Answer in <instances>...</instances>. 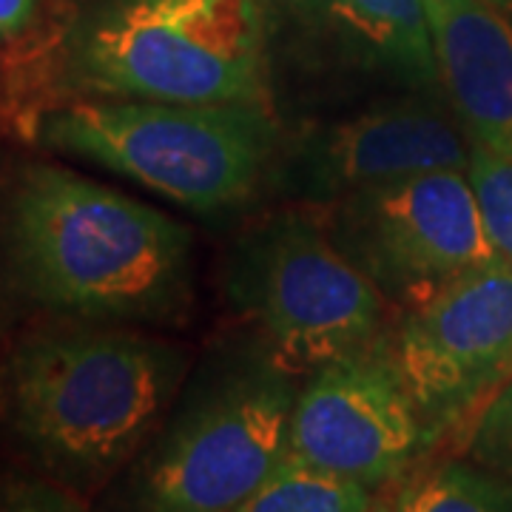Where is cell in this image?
Returning a JSON list of instances; mask_svg holds the SVG:
<instances>
[{"mask_svg": "<svg viewBox=\"0 0 512 512\" xmlns=\"http://www.w3.org/2000/svg\"><path fill=\"white\" fill-rule=\"evenodd\" d=\"M0 248L20 291L63 316L171 322L194 299V239L183 222L60 165L15 171Z\"/></svg>", "mask_w": 512, "mask_h": 512, "instance_id": "1", "label": "cell"}, {"mask_svg": "<svg viewBox=\"0 0 512 512\" xmlns=\"http://www.w3.org/2000/svg\"><path fill=\"white\" fill-rule=\"evenodd\" d=\"M185 367L177 345L137 330H46L0 367V421L46 478L92 495L160 430Z\"/></svg>", "mask_w": 512, "mask_h": 512, "instance_id": "2", "label": "cell"}, {"mask_svg": "<svg viewBox=\"0 0 512 512\" xmlns=\"http://www.w3.org/2000/svg\"><path fill=\"white\" fill-rule=\"evenodd\" d=\"M60 83L72 100L268 103V0H97Z\"/></svg>", "mask_w": 512, "mask_h": 512, "instance_id": "3", "label": "cell"}, {"mask_svg": "<svg viewBox=\"0 0 512 512\" xmlns=\"http://www.w3.org/2000/svg\"><path fill=\"white\" fill-rule=\"evenodd\" d=\"M37 137L194 214H220L251 200L274 177L282 154L268 103L69 100L40 114Z\"/></svg>", "mask_w": 512, "mask_h": 512, "instance_id": "4", "label": "cell"}, {"mask_svg": "<svg viewBox=\"0 0 512 512\" xmlns=\"http://www.w3.org/2000/svg\"><path fill=\"white\" fill-rule=\"evenodd\" d=\"M293 370L265 342L191 382L137 476V512H228L288 456Z\"/></svg>", "mask_w": 512, "mask_h": 512, "instance_id": "5", "label": "cell"}, {"mask_svg": "<svg viewBox=\"0 0 512 512\" xmlns=\"http://www.w3.org/2000/svg\"><path fill=\"white\" fill-rule=\"evenodd\" d=\"M231 308L291 370H313L387 336V299L325 222L279 214L231 245L222 274Z\"/></svg>", "mask_w": 512, "mask_h": 512, "instance_id": "6", "label": "cell"}, {"mask_svg": "<svg viewBox=\"0 0 512 512\" xmlns=\"http://www.w3.org/2000/svg\"><path fill=\"white\" fill-rule=\"evenodd\" d=\"M339 251L407 308L453 276L498 256L467 171H427L330 202L325 220Z\"/></svg>", "mask_w": 512, "mask_h": 512, "instance_id": "7", "label": "cell"}, {"mask_svg": "<svg viewBox=\"0 0 512 512\" xmlns=\"http://www.w3.org/2000/svg\"><path fill=\"white\" fill-rule=\"evenodd\" d=\"M387 342L427 444L467 433L512 376V259L493 256L402 308Z\"/></svg>", "mask_w": 512, "mask_h": 512, "instance_id": "8", "label": "cell"}, {"mask_svg": "<svg viewBox=\"0 0 512 512\" xmlns=\"http://www.w3.org/2000/svg\"><path fill=\"white\" fill-rule=\"evenodd\" d=\"M430 444L387 336L313 367L296 393L288 456L376 490L410 473Z\"/></svg>", "mask_w": 512, "mask_h": 512, "instance_id": "9", "label": "cell"}, {"mask_svg": "<svg viewBox=\"0 0 512 512\" xmlns=\"http://www.w3.org/2000/svg\"><path fill=\"white\" fill-rule=\"evenodd\" d=\"M450 168H470V140L453 106H444L433 89L382 100L348 120L316 128L276 163L279 188L316 202Z\"/></svg>", "mask_w": 512, "mask_h": 512, "instance_id": "10", "label": "cell"}, {"mask_svg": "<svg viewBox=\"0 0 512 512\" xmlns=\"http://www.w3.org/2000/svg\"><path fill=\"white\" fill-rule=\"evenodd\" d=\"M441 89L470 148L512 163V23L487 0H424Z\"/></svg>", "mask_w": 512, "mask_h": 512, "instance_id": "11", "label": "cell"}, {"mask_svg": "<svg viewBox=\"0 0 512 512\" xmlns=\"http://www.w3.org/2000/svg\"><path fill=\"white\" fill-rule=\"evenodd\" d=\"M367 72L410 92L441 86L424 0H316Z\"/></svg>", "mask_w": 512, "mask_h": 512, "instance_id": "12", "label": "cell"}, {"mask_svg": "<svg viewBox=\"0 0 512 512\" xmlns=\"http://www.w3.org/2000/svg\"><path fill=\"white\" fill-rule=\"evenodd\" d=\"M393 512H512V484L473 461H441L404 478Z\"/></svg>", "mask_w": 512, "mask_h": 512, "instance_id": "13", "label": "cell"}, {"mask_svg": "<svg viewBox=\"0 0 512 512\" xmlns=\"http://www.w3.org/2000/svg\"><path fill=\"white\" fill-rule=\"evenodd\" d=\"M373 495L362 484L311 470L285 456L271 478L228 512H367Z\"/></svg>", "mask_w": 512, "mask_h": 512, "instance_id": "14", "label": "cell"}, {"mask_svg": "<svg viewBox=\"0 0 512 512\" xmlns=\"http://www.w3.org/2000/svg\"><path fill=\"white\" fill-rule=\"evenodd\" d=\"M464 453L467 461L512 484V376L467 427Z\"/></svg>", "mask_w": 512, "mask_h": 512, "instance_id": "15", "label": "cell"}, {"mask_svg": "<svg viewBox=\"0 0 512 512\" xmlns=\"http://www.w3.org/2000/svg\"><path fill=\"white\" fill-rule=\"evenodd\" d=\"M495 251L512 259V163L490 151L470 148L467 168Z\"/></svg>", "mask_w": 512, "mask_h": 512, "instance_id": "16", "label": "cell"}, {"mask_svg": "<svg viewBox=\"0 0 512 512\" xmlns=\"http://www.w3.org/2000/svg\"><path fill=\"white\" fill-rule=\"evenodd\" d=\"M0 512H89L80 495L52 478H12L0 484Z\"/></svg>", "mask_w": 512, "mask_h": 512, "instance_id": "17", "label": "cell"}, {"mask_svg": "<svg viewBox=\"0 0 512 512\" xmlns=\"http://www.w3.org/2000/svg\"><path fill=\"white\" fill-rule=\"evenodd\" d=\"M37 0H0V43H12L35 23Z\"/></svg>", "mask_w": 512, "mask_h": 512, "instance_id": "18", "label": "cell"}, {"mask_svg": "<svg viewBox=\"0 0 512 512\" xmlns=\"http://www.w3.org/2000/svg\"><path fill=\"white\" fill-rule=\"evenodd\" d=\"M487 3H493L498 9H504V6H512V0H487Z\"/></svg>", "mask_w": 512, "mask_h": 512, "instance_id": "19", "label": "cell"}, {"mask_svg": "<svg viewBox=\"0 0 512 512\" xmlns=\"http://www.w3.org/2000/svg\"><path fill=\"white\" fill-rule=\"evenodd\" d=\"M367 512H393V510H390V507H384V504H373Z\"/></svg>", "mask_w": 512, "mask_h": 512, "instance_id": "20", "label": "cell"}]
</instances>
